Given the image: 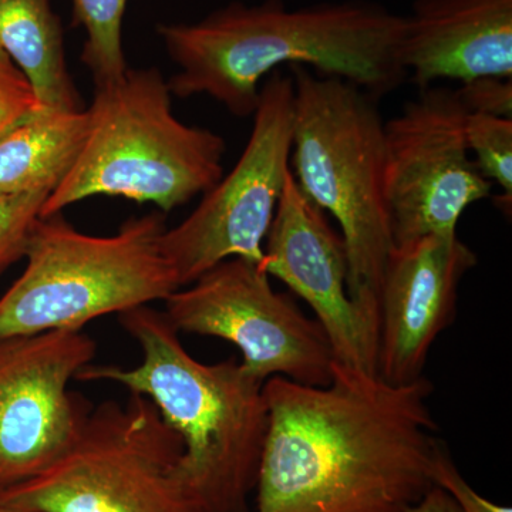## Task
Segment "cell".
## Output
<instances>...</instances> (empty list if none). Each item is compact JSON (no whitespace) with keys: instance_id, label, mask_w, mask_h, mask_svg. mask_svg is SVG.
Returning a JSON list of instances; mask_svg holds the SVG:
<instances>
[{"instance_id":"16","label":"cell","mask_w":512,"mask_h":512,"mask_svg":"<svg viewBox=\"0 0 512 512\" xmlns=\"http://www.w3.org/2000/svg\"><path fill=\"white\" fill-rule=\"evenodd\" d=\"M89 110L37 113L0 138V195L49 192L72 171L89 136Z\"/></svg>"},{"instance_id":"23","label":"cell","mask_w":512,"mask_h":512,"mask_svg":"<svg viewBox=\"0 0 512 512\" xmlns=\"http://www.w3.org/2000/svg\"><path fill=\"white\" fill-rule=\"evenodd\" d=\"M409 512H460L450 497L439 487H431Z\"/></svg>"},{"instance_id":"18","label":"cell","mask_w":512,"mask_h":512,"mask_svg":"<svg viewBox=\"0 0 512 512\" xmlns=\"http://www.w3.org/2000/svg\"><path fill=\"white\" fill-rule=\"evenodd\" d=\"M466 137L481 174L512 197V119L468 113Z\"/></svg>"},{"instance_id":"15","label":"cell","mask_w":512,"mask_h":512,"mask_svg":"<svg viewBox=\"0 0 512 512\" xmlns=\"http://www.w3.org/2000/svg\"><path fill=\"white\" fill-rule=\"evenodd\" d=\"M0 49L28 77L39 113L83 110L50 0H0Z\"/></svg>"},{"instance_id":"13","label":"cell","mask_w":512,"mask_h":512,"mask_svg":"<svg viewBox=\"0 0 512 512\" xmlns=\"http://www.w3.org/2000/svg\"><path fill=\"white\" fill-rule=\"evenodd\" d=\"M457 234L393 245L379 292L377 375L390 384L423 377L431 346L456 318L458 289L477 265Z\"/></svg>"},{"instance_id":"17","label":"cell","mask_w":512,"mask_h":512,"mask_svg":"<svg viewBox=\"0 0 512 512\" xmlns=\"http://www.w3.org/2000/svg\"><path fill=\"white\" fill-rule=\"evenodd\" d=\"M128 0H72L73 22L87 33L82 62L92 73L94 87L120 82L128 66L121 26Z\"/></svg>"},{"instance_id":"8","label":"cell","mask_w":512,"mask_h":512,"mask_svg":"<svg viewBox=\"0 0 512 512\" xmlns=\"http://www.w3.org/2000/svg\"><path fill=\"white\" fill-rule=\"evenodd\" d=\"M293 101L291 74H269L238 163L181 224L165 229L161 247L180 288L229 258L261 264L266 235L292 173Z\"/></svg>"},{"instance_id":"7","label":"cell","mask_w":512,"mask_h":512,"mask_svg":"<svg viewBox=\"0 0 512 512\" xmlns=\"http://www.w3.org/2000/svg\"><path fill=\"white\" fill-rule=\"evenodd\" d=\"M183 440L146 396L101 403L72 447L0 503L28 512H208L180 473Z\"/></svg>"},{"instance_id":"10","label":"cell","mask_w":512,"mask_h":512,"mask_svg":"<svg viewBox=\"0 0 512 512\" xmlns=\"http://www.w3.org/2000/svg\"><path fill=\"white\" fill-rule=\"evenodd\" d=\"M467 110L456 90L429 86L384 123V198L394 245L457 234L461 215L493 183L467 146Z\"/></svg>"},{"instance_id":"24","label":"cell","mask_w":512,"mask_h":512,"mask_svg":"<svg viewBox=\"0 0 512 512\" xmlns=\"http://www.w3.org/2000/svg\"><path fill=\"white\" fill-rule=\"evenodd\" d=\"M0 512H28V511L18 510V508L8 507V505L0 503Z\"/></svg>"},{"instance_id":"3","label":"cell","mask_w":512,"mask_h":512,"mask_svg":"<svg viewBox=\"0 0 512 512\" xmlns=\"http://www.w3.org/2000/svg\"><path fill=\"white\" fill-rule=\"evenodd\" d=\"M143 350L134 369L89 365L80 382H113L146 396L183 440L180 473L208 512H249L269 414L264 383L235 359L205 365L150 305L120 313Z\"/></svg>"},{"instance_id":"4","label":"cell","mask_w":512,"mask_h":512,"mask_svg":"<svg viewBox=\"0 0 512 512\" xmlns=\"http://www.w3.org/2000/svg\"><path fill=\"white\" fill-rule=\"evenodd\" d=\"M89 113L82 153L40 217L99 195L150 202L167 214L224 175V138L174 116L168 83L154 67H128L120 82L96 87Z\"/></svg>"},{"instance_id":"20","label":"cell","mask_w":512,"mask_h":512,"mask_svg":"<svg viewBox=\"0 0 512 512\" xmlns=\"http://www.w3.org/2000/svg\"><path fill=\"white\" fill-rule=\"evenodd\" d=\"M39 113L28 77L0 49V138Z\"/></svg>"},{"instance_id":"2","label":"cell","mask_w":512,"mask_h":512,"mask_svg":"<svg viewBox=\"0 0 512 512\" xmlns=\"http://www.w3.org/2000/svg\"><path fill=\"white\" fill-rule=\"evenodd\" d=\"M406 18L362 0L286 8L231 3L195 23L158 25L180 72L171 94L210 96L237 117L254 116L261 82L281 66L339 77L379 100L409 80L402 63Z\"/></svg>"},{"instance_id":"12","label":"cell","mask_w":512,"mask_h":512,"mask_svg":"<svg viewBox=\"0 0 512 512\" xmlns=\"http://www.w3.org/2000/svg\"><path fill=\"white\" fill-rule=\"evenodd\" d=\"M261 266L311 306L336 362L377 375L379 302L350 298L342 235L292 173L266 235Z\"/></svg>"},{"instance_id":"11","label":"cell","mask_w":512,"mask_h":512,"mask_svg":"<svg viewBox=\"0 0 512 512\" xmlns=\"http://www.w3.org/2000/svg\"><path fill=\"white\" fill-rule=\"evenodd\" d=\"M96 352L82 330L0 339V491L39 476L72 447L92 410L69 383Z\"/></svg>"},{"instance_id":"21","label":"cell","mask_w":512,"mask_h":512,"mask_svg":"<svg viewBox=\"0 0 512 512\" xmlns=\"http://www.w3.org/2000/svg\"><path fill=\"white\" fill-rule=\"evenodd\" d=\"M430 477L434 487L443 490L460 512H512L510 507L495 504L478 494L460 473L441 441L431 461Z\"/></svg>"},{"instance_id":"6","label":"cell","mask_w":512,"mask_h":512,"mask_svg":"<svg viewBox=\"0 0 512 512\" xmlns=\"http://www.w3.org/2000/svg\"><path fill=\"white\" fill-rule=\"evenodd\" d=\"M163 212L134 217L111 237L77 231L62 212L40 217L25 272L0 298V339L80 330L110 313L165 301L180 289L161 238Z\"/></svg>"},{"instance_id":"1","label":"cell","mask_w":512,"mask_h":512,"mask_svg":"<svg viewBox=\"0 0 512 512\" xmlns=\"http://www.w3.org/2000/svg\"><path fill=\"white\" fill-rule=\"evenodd\" d=\"M431 392L424 376L396 386L336 360L326 386L269 377L252 512L412 510L440 444Z\"/></svg>"},{"instance_id":"19","label":"cell","mask_w":512,"mask_h":512,"mask_svg":"<svg viewBox=\"0 0 512 512\" xmlns=\"http://www.w3.org/2000/svg\"><path fill=\"white\" fill-rule=\"evenodd\" d=\"M49 192L0 195V272L25 258Z\"/></svg>"},{"instance_id":"9","label":"cell","mask_w":512,"mask_h":512,"mask_svg":"<svg viewBox=\"0 0 512 512\" xmlns=\"http://www.w3.org/2000/svg\"><path fill=\"white\" fill-rule=\"evenodd\" d=\"M164 302L178 333L227 340L242 353V366L262 382L281 376L326 386L332 379L335 357L325 330L292 296L272 288L261 264L229 258Z\"/></svg>"},{"instance_id":"14","label":"cell","mask_w":512,"mask_h":512,"mask_svg":"<svg viewBox=\"0 0 512 512\" xmlns=\"http://www.w3.org/2000/svg\"><path fill=\"white\" fill-rule=\"evenodd\" d=\"M404 18L402 63L419 90L512 77V0H414Z\"/></svg>"},{"instance_id":"5","label":"cell","mask_w":512,"mask_h":512,"mask_svg":"<svg viewBox=\"0 0 512 512\" xmlns=\"http://www.w3.org/2000/svg\"><path fill=\"white\" fill-rule=\"evenodd\" d=\"M292 174L340 227L353 301L379 302L393 248L384 198V121L377 100L339 77L291 67Z\"/></svg>"},{"instance_id":"22","label":"cell","mask_w":512,"mask_h":512,"mask_svg":"<svg viewBox=\"0 0 512 512\" xmlns=\"http://www.w3.org/2000/svg\"><path fill=\"white\" fill-rule=\"evenodd\" d=\"M456 92L467 113L512 119V77H477Z\"/></svg>"}]
</instances>
